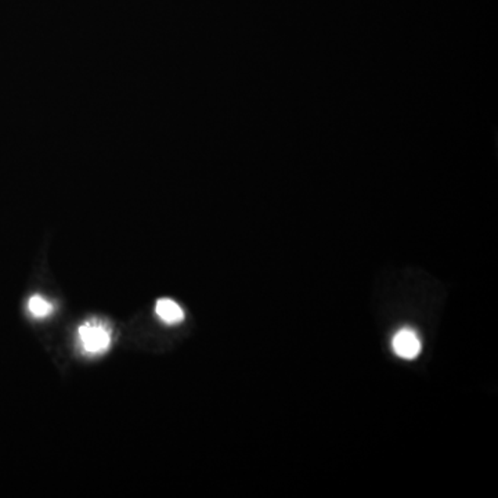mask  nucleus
I'll list each match as a JSON object with an SVG mask.
<instances>
[{
	"mask_svg": "<svg viewBox=\"0 0 498 498\" xmlns=\"http://www.w3.org/2000/svg\"><path fill=\"white\" fill-rule=\"evenodd\" d=\"M83 348L90 353H100L104 352L110 346V332L103 326L94 324V321L87 323L79 330Z\"/></svg>",
	"mask_w": 498,
	"mask_h": 498,
	"instance_id": "1",
	"label": "nucleus"
},
{
	"mask_svg": "<svg viewBox=\"0 0 498 498\" xmlns=\"http://www.w3.org/2000/svg\"><path fill=\"white\" fill-rule=\"evenodd\" d=\"M392 346L394 353L402 359L413 360L421 353V341L410 328L397 332L392 341Z\"/></svg>",
	"mask_w": 498,
	"mask_h": 498,
	"instance_id": "2",
	"label": "nucleus"
},
{
	"mask_svg": "<svg viewBox=\"0 0 498 498\" xmlns=\"http://www.w3.org/2000/svg\"><path fill=\"white\" fill-rule=\"evenodd\" d=\"M28 307L31 310V313L36 317H45L48 314L52 313V304H49L48 301H45L42 297L39 295H35L29 299L28 302Z\"/></svg>",
	"mask_w": 498,
	"mask_h": 498,
	"instance_id": "4",
	"label": "nucleus"
},
{
	"mask_svg": "<svg viewBox=\"0 0 498 498\" xmlns=\"http://www.w3.org/2000/svg\"><path fill=\"white\" fill-rule=\"evenodd\" d=\"M157 314L167 324H176L184 319L182 307L172 299H160L157 302Z\"/></svg>",
	"mask_w": 498,
	"mask_h": 498,
	"instance_id": "3",
	"label": "nucleus"
}]
</instances>
